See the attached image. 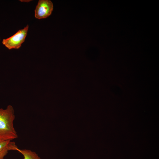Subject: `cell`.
Here are the masks:
<instances>
[{"label": "cell", "instance_id": "cell-3", "mask_svg": "<svg viewBox=\"0 0 159 159\" xmlns=\"http://www.w3.org/2000/svg\"><path fill=\"white\" fill-rule=\"evenodd\" d=\"M53 9L52 2L50 0H39L36 6L34 16L36 18H46L52 14Z\"/></svg>", "mask_w": 159, "mask_h": 159}, {"label": "cell", "instance_id": "cell-7", "mask_svg": "<svg viewBox=\"0 0 159 159\" xmlns=\"http://www.w3.org/2000/svg\"><path fill=\"white\" fill-rule=\"evenodd\" d=\"M4 159V158H3V159Z\"/></svg>", "mask_w": 159, "mask_h": 159}, {"label": "cell", "instance_id": "cell-1", "mask_svg": "<svg viewBox=\"0 0 159 159\" xmlns=\"http://www.w3.org/2000/svg\"><path fill=\"white\" fill-rule=\"evenodd\" d=\"M14 110L11 105L0 109V140H12L18 137L14 127Z\"/></svg>", "mask_w": 159, "mask_h": 159}, {"label": "cell", "instance_id": "cell-2", "mask_svg": "<svg viewBox=\"0 0 159 159\" xmlns=\"http://www.w3.org/2000/svg\"><path fill=\"white\" fill-rule=\"evenodd\" d=\"M29 25L24 29L18 30L10 37L3 40L2 43L9 49H19L24 42L27 35Z\"/></svg>", "mask_w": 159, "mask_h": 159}, {"label": "cell", "instance_id": "cell-6", "mask_svg": "<svg viewBox=\"0 0 159 159\" xmlns=\"http://www.w3.org/2000/svg\"><path fill=\"white\" fill-rule=\"evenodd\" d=\"M32 0H20V1H21V2H29L30 1H31Z\"/></svg>", "mask_w": 159, "mask_h": 159}, {"label": "cell", "instance_id": "cell-4", "mask_svg": "<svg viewBox=\"0 0 159 159\" xmlns=\"http://www.w3.org/2000/svg\"><path fill=\"white\" fill-rule=\"evenodd\" d=\"M11 141L0 140V159L4 158L9 151H18L19 149L15 143Z\"/></svg>", "mask_w": 159, "mask_h": 159}, {"label": "cell", "instance_id": "cell-5", "mask_svg": "<svg viewBox=\"0 0 159 159\" xmlns=\"http://www.w3.org/2000/svg\"><path fill=\"white\" fill-rule=\"evenodd\" d=\"M24 156V159H41L34 152L28 149L21 150L18 151Z\"/></svg>", "mask_w": 159, "mask_h": 159}]
</instances>
